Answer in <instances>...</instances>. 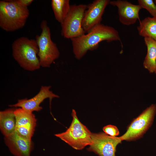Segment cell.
I'll return each mask as SVG.
<instances>
[{"mask_svg": "<svg viewBox=\"0 0 156 156\" xmlns=\"http://www.w3.org/2000/svg\"><path fill=\"white\" fill-rule=\"evenodd\" d=\"M75 58L80 60L88 51L96 49L102 41L121 40L118 31L114 27L101 23L92 28L87 34L70 39Z\"/></svg>", "mask_w": 156, "mask_h": 156, "instance_id": "cell-1", "label": "cell"}, {"mask_svg": "<svg viewBox=\"0 0 156 156\" xmlns=\"http://www.w3.org/2000/svg\"><path fill=\"white\" fill-rule=\"evenodd\" d=\"M12 49L13 58L22 68L29 71L40 68L39 49L36 40L25 37L18 38L13 43Z\"/></svg>", "mask_w": 156, "mask_h": 156, "instance_id": "cell-2", "label": "cell"}, {"mask_svg": "<svg viewBox=\"0 0 156 156\" xmlns=\"http://www.w3.org/2000/svg\"><path fill=\"white\" fill-rule=\"evenodd\" d=\"M29 15L28 8L21 5L15 0L0 1V27L6 31L22 28Z\"/></svg>", "mask_w": 156, "mask_h": 156, "instance_id": "cell-3", "label": "cell"}, {"mask_svg": "<svg viewBox=\"0 0 156 156\" xmlns=\"http://www.w3.org/2000/svg\"><path fill=\"white\" fill-rule=\"evenodd\" d=\"M71 115L73 120L69 127L65 131L55 135L74 149L81 150L91 144L92 133L79 120L74 109Z\"/></svg>", "mask_w": 156, "mask_h": 156, "instance_id": "cell-4", "label": "cell"}, {"mask_svg": "<svg viewBox=\"0 0 156 156\" xmlns=\"http://www.w3.org/2000/svg\"><path fill=\"white\" fill-rule=\"evenodd\" d=\"M40 28L41 34L36 37L39 49L38 56L41 67L48 68L59 57L60 52L56 44L51 39L50 29L46 20L42 21Z\"/></svg>", "mask_w": 156, "mask_h": 156, "instance_id": "cell-5", "label": "cell"}, {"mask_svg": "<svg viewBox=\"0 0 156 156\" xmlns=\"http://www.w3.org/2000/svg\"><path fill=\"white\" fill-rule=\"evenodd\" d=\"M156 114V104H153L134 119L125 133L120 137L122 140L135 141L142 138L152 126Z\"/></svg>", "mask_w": 156, "mask_h": 156, "instance_id": "cell-6", "label": "cell"}, {"mask_svg": "<svg viewBox=\"0 0 156 156\" xmlns=\"http://www.w3.org/2000/svg\"><path fill=\"white\" fill-rule=\"evenodd\" d=\"M87 6L83 4L70 6L68 14L61 24V35L65 38L70 39L85 34L82 25Z\"/></svg>", "mask_w": 156, "mask_h": 156, "instance_id": "cell-7", "label": "cell"}, {"mask_svg": "<svg viewBox=\"0 0 156 156\" xmlns=\"http://www.w3.org/2000/svg\"><path fill=\"white\" fill-rule=\"evenodd\" d=\"M92 142L87 150L99 156H116L117 146L122 141L120 137H112L102 132L92 133Z\"/></svg>", "mask_w": 156, "mask_h": 156, "instance_id": "cell-8", "label": "cell"}, {"mask_svg": "<svg viewBox=\"0 0 156 156\" xmlns=\"http://www.w3.org/2000/svg\"><path fill=\"white\" fill-rule=\"evenodd\" d=\"M109 0H95L87 5L83 16L82 27L87 33L95 25L101 23L102 16Z\"/></svg>", "mask_w": 156, "mask_h": 156, "instance_id": "cell-9", "label": "cell"}, {"mask_svg": "<svg viewBox=\"0 0 156 156\" xmlns=\"http://www.w3.org/2000/svg\"><path fill=\"white\" fill-rule=\"evenodd\" d=\"M15 131L25 138L31 139L36 124V119L32 112L19 108L15 109Z\"/></svg>", "mask_w": 156, "mask_h": 156, "instance_id": "cell-10", "label": "cell"}, {"mask_svg": "<svg viewBox=\"0 0 156 156\" xmlns=\"http://www.w3.org/2000/svg\"><path fill=\"white\" fill-rule=\"evenodd\" d=\"M51 88L50 86H42L38 93L33 97L29 99L25 98L19 99L16 104L9 106L19 107L31 112H39L42 109L40 104L45 99L49 98L51 101L53 98L59 97L50 90Z\"/></svg>", "mask_w": 156, "mask_h": 156, "instance_id": "cell-11", "label": "cell"}, {"mask_svg": "<svg viewBox=\"0 0 156 156\" xmlns=\"http://www.w3.org/2000/svg\"><path fill=\"white\" fill-rule=\"evenodd\" d=\"M109 4L117 8L119 20L122 24L129 26L134 24L138 20L140 21L139 13L142 8L139 4L125 0L110 1Z\"/></svg>", "mask_w": 156, "mask_h": 156, "instance_id": "cell-12", "label": "cell"}, {"mask_svg": "<svg viewBox=\"0 0 156 156\" xmlns=\"http://www.w3.org/2000/svg\"><path fill=\"white\" fill-rule=\"evenodd\" d=\"M4 141L10 152L15 156H30L33 148L31 139L24 138L15 131L4 136Z\"/></svg>", "mask_w": 156, "mask_h": 156, "instance_id": "cell-13", "label": "cell"}, {"mask_svg": "<svg viewBox=\"0 0 156 156\" xmlns=\"http://www.w3.org/2000/svg\"><path fill=\"white\" fill-rule=\"evenodd\" d=\"M15 109L9 108L0 112V129L4 136L11 134L15 131Z\"/></svg>", "mask_w": 156, "mask_h": 156, "instance_id": "cell-14", "label": "cell"}, {"mask_svg": "<svg viewBox=\"0 0 156 156\" xmlns=\"http://www.w3.org/2000/svg\"><path fill=\"white\" fill-rule=\"evenodd\" d=\"M144 39L147 50L143 66L150 73H154L156 66V41L149 37L144 38Z\"/></svg>", "mask_w": 156, "mask_h": 156, "instance_id": "cell-15", "label": "cell"}, {"mask_svg": "<svg viewBox=\"0 0 156 156\" xmlns=\"http://www.w3.org/2000/svg\"><path fill=\"white\" fill-rule=\"evenodd\" d=\"M137 30L139 35L156 41V17H147L140 21Z\"/></svg>", "mask_w": 156, "mask_h": 156, "instance_id": "cell-16", "label": "cell"}, {"mask_svg": "<svg viewBox=\"0 0 156 156\" xmlns=\"http://www.w3.org/2000/svg\"><path fill=\"white\" fill-rule=\"evenodd\" d=\"M51 5L56 20L62 24L70 11V1L52 0Z\"/></svg>", "mask_w": 156, "mask_h": 156, "instance_id": "cell-17", "label": "cell"}, {"mask_svg": "<svg viewBox=\"0 0 156 156\" xmlns=\"http://www.w3.org/2000/svg\"><path fill=\"white\" fill-rule=\"evenodd\" d=\"M138 4L142 8L147 10L152 17H156V4L153 0H138Z\"/></svg>", "mask_w": 156, "mask_h": 156, "instance_id": "cell-18", "label": "cell"}, {"mask_svg": "<svg viewBox=\"0 0 156 156\" xmlns=\"http://www.w3.org/2000/svg\"><path fill=\"white\" fill-rule=\"evenodd\" d=\"M103 130L105 133L112 137H116L119 134V131L118 128L114 125H107L103 127Z\"/></svg>", "mask_w": 156, "mask_h": 156, "instance_id": "cell-19", "label": "cell"}, {"mask_svg": "<svg viewBox=\"0 0 156 156\" xmlns=\"http://www.w3.org/2000/svg\"><path fill=\"white\" fill-rule=\"evenodd\" d=\"M16 1L21 5L27 7L33 1V0H15Z\"/></svg>", "mask_w": 156, "mask_h": 156, "instance_id": "cell-20", "label": "cell"}, {"mask_svg": "<svg viewBox=\"0 0 156 156\" xmlns=\"http://www.w3.org/2000/svg\"><path fill=\"white\" fill-rule=\"evenodd\" d=\"M155 73H156V69H155Z\"/></svg>", "mask_w": 156, "mask_h": 156, "instance_id": "cell-21", "label": "cell"}, {"mask_svg": "<svg viewBox=\"0 0 156 156\" xmlns=\"http://www.w3.org/2000/svg\"><path fill=\"white\" fill-rule=\"evenodd\" d=\"M154 1V2H155V3L156 4V0H155Z\"/></svg>", "mask_w": 156, "mask_h": 156, "instance_id": "cell-22", "label": "cell"}]
</instances>
